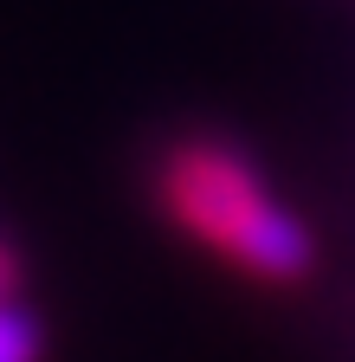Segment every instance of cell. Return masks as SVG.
Segmentation results:
<instances>
[{
	"label": "cell",
	"instance_id": "2",
	"mask_svg": "<svg viewBox=\"0 0 355 362\" xmlns=\"http://www.w3.org/2000/svg\"><path fill=\"white\" fill-rule=\"evenodd\" d=\"M46 337H39V317L26 304H13V291L0 298V362H39Z\"/></svg>",
	"mask_w": 355,
	"mask_h": 362
},
{
	"label": "cell",
	"instance_id": "1",
	"mask_svg": "<svg viewBox=\"0 0 355 362\" xmlns=\"http://www.w3.org/2000/svg\"><path fill=\"white\" fill-rule=\"evenodd\" d=\"M162 194L181 214L188 233H200L207 246H219L233 265H246L252 279L272 285H297L317 265V240L310 226L265 188V175L233 149V143H181L162 156Z\"/></svg>",
	"mask_w": 355,
	"mask_h": 362
},
{
	"label": "cell",
	"instance_id": "3",
	"mask_svg": "<svg viewBox=\"0 0 355 362\" xmlns=\"http://www.w3.org/2000/svg\"><path fill=\"white\" fill-rule=\"evenodd\" d=\"M7 285H13V252L0 246V298H7Z\"/></svg>",
	"mask_w": 355,
	"mask_h": 362
}]
</instances>
